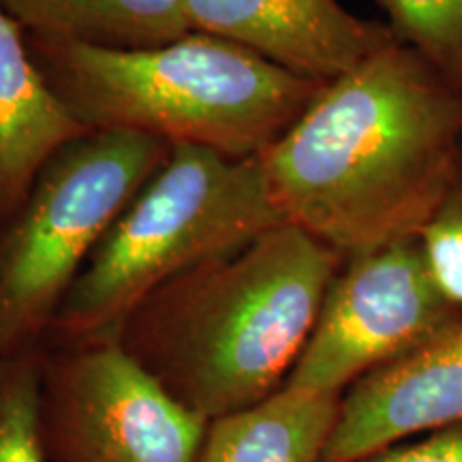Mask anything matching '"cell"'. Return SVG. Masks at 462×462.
I'll return each mask as SVG.
<instances>
[{"label": "cell", "instance_id": "cell-1", "mask_svg": "<svg viewBox=\"0 0 462 462\" xmlns=\"http://www.w3.org/2000/svg\"><path fill=\"white\" fill-rule=\"evenodd\" d=\"M460 146L462 92L396 42L323 84L259 159L282 221L346 259L420 238Z\"/></svg>", "mask_w": 462, "mask_h": 462}, {"label": "cell", "instance_id": "cell-2", "mask_svg": "<svg viewBox=\"0 0 462 462\" xmlns=\"http://www.w3.org/2000/svg\"><path fill=\"white\" fill-rule=\"evenodd\" d=\"M343 262L279 225L163 282L116 334L167 394L212 421L285 388Z\"/></svg>", "mask_w": 462, "mask_h": 462}, {"label": "cell", "instance_id": "cell-3", "mask_svg": "<svg viewBox=\"0 0 462 462\" xmlns=\"http://www.w3.org/2000/svg\"><path fill=\"white\" fill-rule=\"evenodd\" d=\"M28 45L51 90L86 131H133L231 159L262 157L323 86L195 31L143 50L39 39Z\"/></svg>", "mask_w": 462, "mask_h": 462}, {"label": "cell", "instance_id": "cell-4", "mask_svg": "<svg viewBox=\"0 0 462 462\" xmlns=\"http://www.w3.org/2000/svg\"><path fill=\"white\" fill-rule=\"evenodd\" d=\"M279 225L285 221L262 159L170 146L163 165L92 251L58 309L48 340L116 334L163 282L238 251Z\"/></svg>", "mask_w": 462, "mask_h": 462}, {"label": "cell", "instance_id": "cell-5", "mask_svg": "<svg viewBox=\"0 0 462 462\" xmlns=\"http://www.w3.org/2000/svg\"><path fill=\"white\" fill-rule=\"evenodd\" d=\"M170 146L88 131L51 157L0 227V360L42 346L67 291Z\"/></svg>", "mask_w": 462, "mask_h": 462}, {"label": "cell", "instance_id": "cell-6", "mask_svg": "<svg viewBox=\"0 0 462 462\" xmlns=\"http://www.w3.org/2000/svg\"><path fill=\"white\" fill-rule=\"evenodd\" d=\"M206 429L118 334L43 343L42 432L51 462H198Z\"/></svg>", "mask_w": 462, "mask_h": 462}, {"label": "cell", "instance_id": "cell-7", "mask_svg": "<svg viewBox=\"0 0 462 462\" xmlns=\"http://www.w3.org/2000/svg\"><path fill=\"white\" fill-rule=\"evenodd\" d=\"M462 321L409 238L346 257L285 388L343 396L364 374Z\"/></svg>", "mask_w": 462, "mask_h": 462}, {"label": "cell", "instance_id": "cell-8", "mask_svg": "<svg viewBox=\"0 0 462 462\" xmlns=\"http://www.w3.org/2000/svg\"><path fill=\"white\" fill-rule=\"evenodd\" d=\"M454 424H462V321L356 381L319 462H357Z\"/></svg>", "mask_w": 462, "mask_h": 462}, {"label": "cell", "instance_id": "cell-9", "mask_svg": "<svg viewBox=\"0 0 462 462\" xmlns=\"http://www.w3.org/2000/svg\"><path fill=\"white\" fill-rule=\"evenodd\" d=\"M190 31L255 51L276 67L328 84L398 39L385 22L338 0H184Z\"/></svg>", "mask_w": 462, "mask_h": 462}, {"label": "cell", "instance_id": "cell-10", "mask_svg": "<svg viewBox=\"0 0 462 462\" xmlns=\"http://www.w3.org/2000/svg\"><path fill=\"white\" fill-rule=\"evenodd\" d=\"M84 133L43 78L24 28L0 5V227L43 165Z\"/></svg>", "mask_w": 462, "mask_h": 462}, {"label": "cell", "instance_id": "cell-11", "mask_svg": "<svg viewBox=\"0 0 462 462\" xmlns=\"http://www.w3.org/2000/svg\"><path fill=\"white\" fill-rule=\"evenodd\" d=\"M28 39L143 50L193 32L184 0H0Z\"/></svg>", "mask_w": 462, "mask_h": 462}, {"label": "cell", "instance_id": "cell-12", "mask_svg": "<svg viewBox=\"0 0 462 462\" xmlns=\"http://www.w3.org/2000/svg\"><path fill=\"white\" fill-rule=\"evenodd\" d=\"M338 404L340 396L282 388L208 421L198 462H319Z\"/></svg>", "mask_w": 462, "mask_h": 462}, {"label": "cell", "instance_id": "cell-13", "mask_svg": "<svg viewBox=\"0 0 462 462\" xmlns=\"http://www.w3.org/2000/svg\"><path fill=\"white\" fill-rule=\"evenodd\" d=\"M43 345L0 360V462H51L42 432Z\"/></svg>", "mask_w": 462, "mask_h": 462}, {"label": "cell", "instance_id": "cell-14", "mask_svg": "<svg viewBox=\"0 0 462 462\" xmlns=\"http://www.w3.org/2000/svg\"><path fill=\"white\" fill-rule=\"evenodd\" d=\"M394 37L462 92V0H379Z\"/></svg>", "mask_w": 462, "mask_h": 462}, {"label": "cell", "instance_id": "cell-15", "mask_svg": "<svg viewBox=\"0 0 462 462\" xmlns=\"http://www.w3.org/2000/svg\"><path fill=\"white\" fill-rule=\"evenodd\" d=\"M420 245L437 287L462 310V146L443 199L421 229Z\"/></svg>", "mask_w": 462, "mask_h": 462}, {"label": "cell", "instance_id": "cell-16", "mask_svg": "<svg viewBox=\"0 0 462 462\" xmlns=\"http://www.w3.org/2000/svg\"><path fill=\"white\" fill-rule=\"evenodd\" d=\"M357 462H462V424L394 443Z\"/></svg>", "mask_w": 462, "mask_h": 462}]
</instances>
